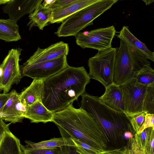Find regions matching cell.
<instances>
[{"label":"cell","instance_id":"6da1fadb","mask_svg":"<svg viewBox=\"0 0 154 154\" xmlns=\"http://www.w3.org/2000/svg\"><path fill=\"white\" fill-rule=\"evenodd\" d=\"M90 79L83 66L68 65L57 74L43 80L42 102L53 113L62 110L85 92Z\"/></svg>","mask_w":154,"mask_h":154},{"label":"cell","instance_id":"7a4b0ae2","mask_svg":"<svg viewBox=\"0 0 154 154\" xmlns=\"http://www.w3.org/2000/svg\"><path fill=\"white\" fill-rule=\"evenodd\" d=\"M52 122L70 137L81 140L102 151L109 142L104 131L86 111L75 108L72 103L53 113Z\"/></svg>","mask_w":154,"mask_h":154},{"label":"cell","instance_id":"3957f363","mask_svg":"<svg viewBox=\"0 0 154 154\" xmlns=\"http://www.w3.org/2000/svg\"><path fill=\"white\" fill-rule=\"evenodd\" d=\"M81 96L80 108L88 113L100 126L106 135L109 145H117L123 140L125 132H134L130 118L125 113L110 108L98 96L85 92Z\"/></svg>","mask_w":154,"mask_h":154},{"label":"cell","instance_id":"277c9868","mask_svg":"<svg viewBox=\"0 0 154 154\" xmlns=\"http://www.w3.org/2000/svg\"><path fill=\"white\" fill-rule=\"evenodd\" d=\"M115 57L112 83L117 85L134 78L138 72L150 62L124 41L120 39Z\"/></svg>","mask_w":154,"mask_h":154},{"label":"cell","instance_id":"5b68a950","mask_svg":"<svg viewBox=\"0 0 154 154\" xmlns=\"http://www.w3.org/2000/svg\"><path fill=\"white\" fill-rule=\"evenodd\" d=\"M116 0H99L70 16L63 21L54 33L58 37L75 36L117 2Z\"/></svg>","mask_w":154,"mask_h":154},{"label":"cell","instance_id":"8992f818","mask_svg":"<svg viewBox=\"0 0 154 154\" xmlns=\"http://www.w3.org/2000/svg\"><path fill=\"white\" fill-rule=\"evenodd\" d=\"M117 48L111 47L98 51L94 56L90 57L88 61L90 78L99 81L105 88L112 83Z\"/></svg>","mask_w":154,"mask_h":154},{"label":"cell","instance_id":"52a82bcc","mask_svg":"<svg viewBox=\"0 0 154 154\" xmlns=\"http://www.w3.org/2000/svg\"><path fill=\"white\" fill-rule=\"evenodd\" d=\"M114 26L95 29L87 32H80L75 37L77 44L82 48H90L98 51L111 47L116 33Z\"/></svg>","mask_w":154,"mask_h":154},{"label":"cell","instance_id":"ba28073f","mask_svg":"<svg viewBox=\"0 0 154 154\" xmlns=\"http://www.w3.org/2000/svg\"><path fill=\"white\" fill-rule=\"evenodd\" d=\"M119 86L123 97L125 114L129 117L143 112L147 86L139 83L135 78Z\"/></svg>","mask_w":154,"mask_h":154},{"label":"cell","instance_id":"9c48e42d","mask_svg":"<svg viewBox=\"0 0 154 154\" xmlns=\"http://www.w3.org/2000/svg\"><path fill=\"white\" fill-rule=\"evenodd\" d=\"M22 49H12L0 65L2 73L0 76V90L8 93L12 85L18 84L22 77L19 64Z\"/></svg>","mask_w":154,"mask_h":154},{"label":"cell","instance_id":"30bf717a","mask_svg":"<svg viewBox=\"0 0 154 154\" xmlns=\"http://www.w3.org/2000/svg\"><path fill=\"white\" fill-rule=\"evenodd\" d=\"M69 65L67 55L60 56L55 59L37 64L20 66L22 76L33 79L44 80L57 74Z\"/></svg>","mask_w":154,"mask_h":154},{"label":"cell","instance_id":"8fae6325","mask_svg":"<svg viewBox=\"0 0 154 154\" xmlns=\"http://www.w3.org/2000/svg\"><path fill=\"white\" fill-rule=\"evenodd\" d=\"M69 50L68 44L63 41L53 44L44 49L38 47L36 51L23 65L37 64L51 60L62 55H67Z\"/></svg>","mask_w":154,"mask_h":154},{"label":"cell","instance_id":"7c38bea8","mask_svg":"<svg viewBox=\"0 0 154 154\" xmlns=\"http://www.w3.org/2000/svg\"><path fill=\"white\" fill-rule=\"evenodd\" d=\"M43 0H10L2 7L9 19L17 22L24 15L33 12Z\"/></svg>","mask_w":154,"mask_h":154},{"label":"cell","instance_id":"4fadbf2b","mask_svg":"<svg viewBox=\"0 0 154 154\" xmlns=\"http://www.w3.org/2000/svg\"><path fill=\"white\" fill-rule=\"evenodd\" d=\"M154 128L150 127L141 133H135L131 139L133 154H154Z\"/></svg>","mask_w":154,"mask_h":154},{"label":"cell","instance_id":"5bb4252c","mask_svg":"<svg viewBox=\"0 0 154 154\" xmlns=\"http://www.w3.org/2000/svg\"><path fill=\"white\" fill-rule=\"evenodd\" d=\"M99 0H76L63 7L51 10L49 23H62L78 11Z\"/></svg>","mask_w":154,"mask_h":154},{"label":"cell","instance_id":"9a60e30c","mask_svg":"<svg viewBox=\"0 0 154 154\" xmlns=\"http://www.w3.org/2000/svg\"><path fill=\"white\" fill-rule=\"evenodd\" d=\"M98 97L103 103L110 108L116 111L125 112L123 97L119 85L113 83L105 87L104 94Z\"/></svg>","mask_w":154,"mask_h":154},{"label":"cell","instance_id":"2e32d148","mask_svg":"<svg viewBox=\"0 0 154 154\" xmlns=\"http://www.w3.org/2000/svg\"><path fill=\"white\" fill-rule=\"evenodd\" d=\"M117 37L124 41L139 54L147 59L154 61V53L150 51L145 44L136 38L130 31L128 26H124Z\"/></svg>","mask_w":154,"mask_h":154},{"label":"cell","instance_id":"e0dca14e","mask_svg":"<svg viewBox=\"0 0 154 154\" xmlns=\"http://www.w3.org/2000/svg\"><path fill=\"white\" fill-rule=\"evenodd\" d=\"M53 113L44 106L42 101H38L26 107L23 117L29 119L31 122L45 123L52 122Z\"/></svg>","mask_w":154,"mask_h":154},{"label":"cell","instance_id":"ac0fdd59","mask_svg":"<svg viewBox=\"0 0 154 154\" xmlns=\"http://www.w3.org/2000/svg\"><path fill=\"white\" fill-rule=\"evenodd\" d=\"M43 80L33 79L30 85L19 94V99L26 108L38 101H42Z\"/></svg>","mask_w":154,"mask_h":154},{"label":"cell","instance_id":"d6986e66","mask_svg":"<svg viewBox=\"0 0 154 154\" xmlns=\"http://www.w3.org/2000/svg\"><path fill=\"white\" fill-rule=\"evenodd\" d=\"M51 10L44 6L42 4L39 5L34 11L29 16L30 21L27 24L29 30L34 26H37L40 30L49 24Z\"/></svg>","mask_w":154,"mask_h":154},{"label":"cell","instance_id":"ffe728a7","mask_svg":"<svg viewBox=\"0 0 154 154\" xmlns=\"http://www.w3.org/2000/svg\"><path fill=\"white\" fill-rule=\"evenodd\" d=\"M19 26L10 19H0V39L5 42H16L21 39Z\"/></svg>","mask_w":154,"mask_h":154},{"label":"cell","instance_id":"44dd1931","mask_svg":"<svg viewBox=\"0 0 154 154\" xmlns=\"http://www.w3.org/2000/svg\"><path fill=\"white\" fill-rule=\"evenodd\" d=\"M20 140L10 129L5 132L0 144V154H22Z\"/></svg>","mask_w":154,"mask_h":154},{"label":"cell","instance_id":"7402d4cb","mask_svg":"<svg viewBox=\"0 0 154 154\" xmlns=\"http://www.w3.org/2000/svg\"><path fill=\"white\" fill-rule=\"evenodd\" d=\"M11 91V94L1 112L6 114L17 115L23 117L26 108L20 102L19 99V94L16 91L13 90Z\"/></svg>","mask_w":154,"mask_h":154},{"label":"cell","instance_id":"603a6c76","mask_svg":"<svg viewBox=\"0 0 154 154\" xmlns=\"http://www.w3.org/2000/svg\"><path fill=\"white\" fill-rule=\"evenodd\" d=\"M69 145L74 148L80 154H100L102 151L79 139L70 137L68 134L63 136Z\"/></svg>","mask_w":154,"mask_h":154},{"label":"cell","instance_id":"cb8c5ba5","mask_svg":"<svg viewBox=\"0 0 154 154\" xmlns=\"http://www.w3.org/2000/svg\"><path fill=\"white\" fill-rule=\"evenodd\" d=\"M26 147L33 149H48L56 147H61L69 145L67 141L62 137L54 138L50 140L34 143L29 140H26Z\"/></svg>","mask_w":154,"mask_h":154},{"label":"cell","instance_id":"d4e9b609","mask_svg":"<svg viewBox=\"0 0 154 154\" xmlns=\"http://www.w3.org/2000/svg\"><path fill=\"white\" fill-rule=\"evenodd\" d=\"M150 65H145L136 74L134 78L139 83L147 86L154 85V70Z\"/></svg>","mask_w":154,"mask_h":154},{"label":"cell","instance_id":"484cf974","mask_svg":"<svg viewBox=\"0 0 154 154\" xmlns=\"http://www.w3.org/2000/svg\"><path fill=\"white\" fill-rule=\"evenodd\" d=\"M143 111L147 113L154 114V85L147 87L143 102Z\"/></svg>","mask_w":154,"mask_h":154},{"label":"cell","instance_id":"4316f807","mask_svg":"<svg viewBox=\"0 0 154 154\" xmlns=\"http://www.w3.org/2000/svg\"><path fill=\"white\" fill-rule=\"evenodd\" d=\"M22 154H62L61 147L48 149H33L20 144Z\"/></svg>","mask_w":154,"mask_h":154},{"label":"cell","instance_id":"83f0119b","mask_svg":"<svg viewBox=\"0 0 154 154\" xmlns=\"http://www.w3.org/2000/svg\"><path fill=\"white\" fill-rule=\"evenodd\" d=\"M147 113L143 112L129 117L130 122L134 131L137 133L145 121V116Z\"/></svg>","mask_w":154,"mask_h":154},{"label":"cell","instance_id":"f1b7e54d","mask_svg":"<svg viewBox=\"0 0 154 154\" xmlns=\"http://www.w3.org/2000/svg\"><path fill=\"white\" fill-rule=\"evenodd\" d=\"M76 0H44L42 5L50 8L51 10L61 8L75 2Z\"/></svg>","mask_w":154,"mask_h":154},{"label":"cell","instance_id":"f546056e","mask_svg":"<svg viewBox=\"0 0 154 154\" xmlns=\"http://www.w3.org/2000/svg\"><path fill=\"white\" fill-rule=\"evenodd\" d=\"M24 118L21 116L8 114L0 112V119L4 120L6 122H10L13 123L21 122Z\"/></svg>","mask_w":154,"mask_h":154},{"label":"cell","instance_id":"4dcf8cb0","mask_svg":"<svg viewBox=\"0 0 154 154\" xmlns=\"http://www.w3.org/2000/svg\"><path fill=\"white\" fill-rule=\"evenodd\" d=\"M150 127L154 128V114L146 113L144 122L137 134H140L145 129Z\"/></svg>","mask_w":154,"mask_h":154},{"label":"cell","instance_id":"1f68e13d","mask_svg":"<svg viewBox=\"0 0 154 154\" xmlns=\"http://www.w3.org/2000/svg\"><path fill=\"white\" fill-rule=\"evenodd\" d=\"M100 154H133L131 149L124 146L122 147L108 149L102 152Z\"/></svg>","mask_w":154,"mask_h":154},{"label":"cell","instance_id":"d6a6232c","mask_svg":"<svg viewBox=\"0 0 154 154\" xmlns=\"http://www.w3.org/2000/svg\"><path fill=\"white\" fill-rule=\"evenodd\" d=\"M10 124H6L2 119H0V144L4 137L5 132L9 129Z\"/></svg>","mask_w":154,"mask_h":154},{"label":"cell","instance_id":"836d02e7","mask_svg":"<svg viewBox=\"0 0 154 154\" xmlns=\"http://www.w3.org/2000/svg\"><path fill=\"white\" fill-rule=\"evenodd\" d=\"M11 94V91L9 93H0V112H2V109L10 97Z\"/></svg>","mask_w":154,"mask_h":154},{"label":"cell","instance_id":"e575fe53","mask_svg":"<svg viewBox=\"0 0 154 154\" xmlns=\"http://www.w3.org/2000/svg\"><path fill=\"white\" fill-rule=\"evenodd\" d=\"M62 154H80L75 150L73 146L68 145L61 147Z\"/></svg>","mask_w":154,"mask_h":154},{"label":"cell","instance_id":"d590c367","mask_svg":"<svg viewBox=\"0 0 154 154\" xmlns=\"http://www.w3.org/2000/svg\"><path fill=\"white\" fill-rule=\"evenodd\" d=\"M132 132L130 131H126L124 132L123 136L126 138L131 139L133 138V135Z\"/></svg>","mask_w":154,"mask_h":154},{"label":"cell","instance_id":"8d00e7d4","mask_svg":"<svg viewBox=\"0 0 154 154\" xmlns=\"http://www.w3.org/2000/svg\"><path fill=\"white\" fill-rule=\"evenodd\" d=\"M145 3L146 5H149L151 3L154 2L153 0H143Z\"/></svg>","mask_w":154,"mask_h":154},{"label":"cell","instance_id":"74e56055","mask_svg":"<svg viewBox=\"0 0 154 154\" xmlns=\"http://www.w3.org/2000/svg\"><path fill=\"white\" fill-rule=\"evenodd\" d=\"M10 0H0V5H6L9 2Z\"/></svg>","mask_w":154,"mask_h":154}]
</instances>
